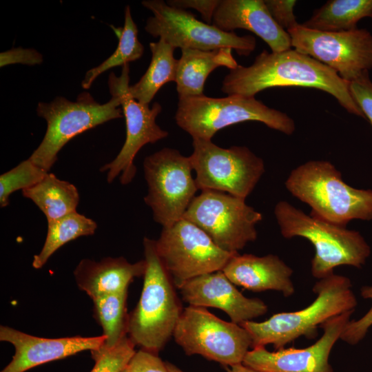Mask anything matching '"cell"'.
Instances as JSON below:
<instances>
[{
    "label": "cell",
    "mask_w": 372,
    "mask_h": 372,
    "mask_svg": "<svg viewBox=\"0 0 372 372\" xmlns=\"http://www.w3.org/2000/svg\"><path fill=\"white\" fill-rule=\"evenodd\" d=\"M349 84L326 65L291 48L280 52L264 50L251 65L230 70L221 90L228 95L255 96L271 87L314 88L331 94L349 114L365 118L351 95Z\"/></svg>",
    "instance_id": "obj_1"
},
{
    "label": "cell",
    "mask_w": 372,
    "mask_h": 372,
    "mask_svg": "<svg viewBox=\"0 0 372 372\" xmlns=\"http://www.w3.org/2000/svg\"><path fill=\"white\" fill-rule=\"evenodd\" d=\"M289 193L308 205L310 215L346 226L353 220H372V190L347 184L327 161H309L293 169L285 183Z\"/></svg>",
    "instance_id": "obj_2"
},
{
    "label": "cell",
    "mask_w": 372,
    "mask_h": 372,
    "mask_svg": "<svg viewBox=\"0 0 372 372\" xmlns=\"http://www.w3.org/2000/svg\"><path fill=\"white\" fill-rule=\"evenodd\" d=\"M313 291L316 299L302 309L278 313L263 322L240 324L251 335V348L271 344L278 350L301 336L315 338L318 326L334 316L354 311L358 304L350 279L342 275L333 273L319 279Z\"/></svg>",
    "instance_id": "obj_3"
},
{
    "label": "cell",
    "mask_w": 372,
    "mask_h": 372,
    "mask_svg": "<svg viewBox=\"0 0 372 372\" xmlns=\"http://www.w3.org/2000/svg\"><path fill=\"white\" fill-rule=\"evenodd\" d=\"M274 215L285 238L302 237L315 248L311 273L321 279L333 273L341 265L360 268L371 254V247L355 230L305 214L285 200L274 207Z\"/></svg>",
    "instance_id": "obj_4"
},
{
    "label": "cell",
    "mask_w": 372,
    "mask_h": 372,
    "mask_svg": "<svg viewBox=\"0 0 372 372\" xmlns=\"http://www.w3.org/2000/svg\"><path fill=\"white\" fill-rule=\"evenodd\" d=\"M146 271L138 302L129 315L127 334L135 345L154 354L173 336L183 311L174 282L162 264L155 240L143 239Z\"/></svg>",
    "instance_id": "obj_5"
},
{
    "label": "cell",
    "mask_w": 372,
    "mask_h": 372,
    "mask_svg": "<svg viewBox=\"0 0 372 372\" xmlns=\"http://www.w3.org/2000/svg\"><path fill=\"white\" fill-rule=\"evenodd\" d=\"M178 99L175 121L192 139L210 141L219 130L245 121L261 122L286 135L296 130L292 118L255 96L232 94L214 98L203 94Z\"/></svg>",
    "instance_id": "obj_6"
},
{
    "label": "cell",
    "mask_w": 372,
    "mask_h": 372,
    "mask_svg": "<svg viewBox=\"0 0 372 372\" xmlns=\"http://www.w3.org/2000/svg\"><path fill=\"white\" fill-rule=\"evenodd\" d=\"M111 95L104 104L96 102L87 92L81 93L76 101L56 96L50 103H39L37 113L46 121L47 130L29 158L48 172L57 161L59 151L72 138L107 121L122 118L121 99L116 94Z\"/></svg>",
    "instance_id": "obj_7"
},
{
    "label": "cell",
    "mask_w": 372,
    "mask_h": 372,
    "mask_svg": "<svg viewBox=\"0 0 372 372\" xmlns=\"http://www.w3.org/2000/svg\"><path fill=\"white\" fill-rule=\"evenodd\" d=\"M189 157L201 191H217L246 199L265 173L262 158L246 146L223 148L211 140L193 138Z\"/></svg>",
    "instance_id": "obj_8"
},
{
    "label": "cell",
    "mask_w": 372,
    "mask_h": 372,
    "mask_svg": "<svg viewBox=\"0 0 372 372\" xmlns=\"http://www.w3.org/2000/svg\"><path fill=\"white\" fill-rule=\"evenodd\" d=\"M147 194L145 204L163 227L183 218L198 190L189 156L165 147L145 157L143 162Z\"/></svg>",
    "instance_id": "obj_9"
},
{
    "label": "cell",
    "mask_w": 372,
    "mask_h": 372,
    "mask_svg": "<svg viewBox=\"0 0 372 372\" xmlns=\"http://www.w3.org/2000/svg\"><path fill=\"white\" fill-rule=\"evenodd\" d=\"M173 337L186 354L200 355L227 366L242 363L252 343L240 324L192 305L183 309Z\"/></svg>",
    "instance_id": "obj_10"
},
{
    "label": "cell",
    "mask_w": 372,
    "mask_h": 372,
    "mask_svg": "<svg viewBox=\"0 0 372 372\" xmlns=\"http://www.w3.org/2000/svg\"><path fill=\"white\" fill-rule=\"evenodd\" d=\"M141 4L153 13L146 21L145 30L154 37L164 39L175 49L231 48L239 55L248 56L256 48L254 36L224 32L197 19L185 10L168 6L164 1L145 0Z\"/></svg>",
    "instance_id": "obj_11"
},
{
    "label": "cell",
    "mask_w": 372,
    "mask_h": 372,
    "mask_svg": "<svg viewBox=\"0 0 372 372\" xmlns=\"http://www.w3.org/2000/svg\"><path fill=\"white\" fill-rule=\"evenodd\" d=\"M246 199L217 191H202L183 218L203 229L220 249L238 253L256 240V225L262 215Z\"/></svg>",
    "instance_id": "obj_12"
},
{
    "label": "cell",
    "mask_w": 372,
    "mask_h": 372,
    "mask_svg": "<svg viewBox=\"0 0 372 372\" xmlns=\"http://www.w3.org/2000/svg\"><path fill=\"white\" fill-rule=\"evenodd\" d=\"M155 247L178 288L197 276L222 271L237 254L220 249L203 229L184 218L172 226L163 227Z\"/></svg>",
    "instance_id": "obj_13"
},
{
    "label": "cell",
    "mask_w": 372,
    "mask_h": 372,
    "mask_svg": "<svg viewBox=\"0 0 372 372\" xmlns=\"http://www.w3.org/2000/svg\"><path fill=\"white\" fill-rule=\"evenodd\" d=\"M287 32L293 49L326 65L349 83L372 70V34L366 29L329 32L298 23Z\"/></svg>",
    "instance_id": "obj_14"
},
{
    "label": "cell",
    "mask_w": 372,
    "mask_h": 372,
    "mask_svg": "<svg viewBox=\"0 0 372 372\" xmlns=\"http://www.w3.org/2000/svg\"><path fill=\"white\" fill-rule=\"evenodd\" d=\"M130 65L123 66L121 74L116 76L112 72L108 79L110 94H116L121 99L126 125L125 143L116 158L101 167V172H107V180L112 183L120 176L123 185L130 183L134 179L136 167L134 160L138 151L147 143H154L166 138L169 133L161 128L156 118L162 111L160 103L155 102L150 107L134 98L129 92Z\"/></svg>",
    "instance_id": "obj_15"
},
{
    "label": "cell",
    "mask_w": 372,
    "mask_h": 372,
    "mask_svg": "<svg viewBox=\"0 0 372 372\" xmlns=\"http://www.w3.org/2000/svg\"><path fill=\"white\" fill-rule=\"evenodd\" d=\"M353 312L343 313L322 324L323 334L306 348L269 351L265 347H258L247 353L242 364L260 372H333L329 355Z\"/></svg>",
    "instance_id": "obj_16"
},
{
    "label": "cell",
    "mask_w": 372,
    "mask_h": 372,
    "mask_svg": "<svg viewBox=\"0 0 372 372\" xmlns=\"http://www.w3.org/2000/svg\"><path fill=\"white\" fill-rule=\"evenodd\" d=\"M234 285L218 271L190 279L178 289L189 305L221 309L238 324L267 313L268 307L264 301L245 296Z\"/></svg>",
    "instance_id": "obj_17"
},
{
    "label": "cell",
    "mask_w": 372,
    "mask_h": 372,
    "mask_svg": "<svg viewBox=\"0 0 372 372\" xmlns=\"http://www.w3.org/2000/svg\"><path fill=\"white\" fill-rule=\"evenodd\" d=\"M105 339L103 335L44 338L1 325L0 340L10 343L14 348L12 360L1 372H24L83 351L97 350L104 344Z\"/></svg>",
    "instance_id": "obj_18"
},
{
    "label": "cell",
    "mask_w": 372,
    "mask_h": 372,
    "mask_svg": "<svg viewBox=\"0 0 372 372\" xmlns=\"http://www.w3.org/2000/svg\"><path fill=\"white\" fill-rule=\"evenodd\" d=\"M220 30H249L262 39L272 52L291 49V37L273 19L264 0H220L212 19Z\"/></svg>",
    "instance_id": "obj_19"
},
{
    "label": "cell",
    "mask_w": 372,
    "mask_h": 372,
    "mask_svg": "<svg viewBox=\"0 0 372 372\" xmlns=\"http://www.w3.org/2000/svg\"><path fill=\"white\" fill-rule=\"evenodd\" d=\"M222 271L235 285L254 292L274 290L289 297L295 292L293 269L273 254L234 255Z\"/></svg>",
    "instance_id": "obj_20"
},
{
    "label": "cell",
    "mask_w": 372,
    "mask_h": 372,
    "mask_svg": "<svg viewBox=\"0 0 372 372\" xmlns=\"http://www.w3.org/2000/svg\"><path fill=\"white\" fill-rule=\"evenodd\" d=\"M146 265L145 259L130 263L123 257H106L100 261L85 258L76 267L74 275L79 288L92 300L127 290L135 277L144 276Z\"/></svg>",
    "instance_id": "obj_21"
},
{
    "label": "cell",
    "mask_w": 372,
    "mask_h": 372,
    "mask_svg": "<svg viewBox=\"0 0 372 372\" xmlns=\"http://www.w3.org/2000/svg\"><path fill=\"white\" fill-rule=\"evenodd\" d=\"M231 48L213 50L182 49L178 59L175 83L178 98L204 94V85L209 74L218 67L235 69L238 64Z\"/></svg>",
    "instance_id": "obj_22"
},
{
    "label": "cell",
    "mask_w": 372,
    "mask_h": 372,
    "mask_svg": "<svg viewBox=\"0 0 372 372\" xmlns=\"http://www.w3.org/2000/svg\"><path fill=\"white\" fill-rule=\"evenodd\" d=\"M152 58L149 65L140 80L130 85L128 92L137 101L149 105L160 88L168 82L176 81L178 60L175 48L163 39L151 42Z\"/></svg>",
    "instance_id": "obj_23"
},
{
    "label": "cell",
    "mask_w": 372,
    "mask_h": 372,
    "mask_svg": "<svg viewBox=\"0 0 372 372\" xmlns=\"http://www.w3.org/2000/svg\"><path fill=\"white\" fill-rule=\"evenodd\" d=\"M22 194L39 208L48 222L76 211L79 202L75 185L52 173H48L41 181L22 190Z\"/></svg>",
    "instance_id": "obj_24"
},
{
    "label": "cell",
    "mask_w": 372,
    "mask_h": 372,
    "mask_svg": "<svg viewBox=\"0 0 372 372\" xmlns=\"http://www.w3.org/2000/svg\"><path fill=\"white\" fill-rule=\"evenodd\" d=\"M365 17L372 18V0H329L302 25L322 32L350 31Z\"/></svg>",
    "instance_id": "obj_25"
},
{
    "label": "cell",
    "mask_w": 372,
    "mask_h": 372,
    "mask_svg": "<svg viewBox=\"0 0 372 372\" xmlns=\"http://www.w3.org/2000/svg\"><path fill=\"white\" fill-rule=\"evenodd\" d=\"M97 228L96 223L76 211L56 220L48 222V231L41 251L35 255L32 267H43L50 256L67 242L81 236H92Z\"/></svg>",
    "instance_id": "obj_26"
},
{
    "label": "cell",
    "mask_w": 372,
    "mask_h": 372,
    "mask_svg": "<svg viewBox=\"0 0 372 372\" xmlns=\"http://www.w3.org/2000/svg\"><path fill=\"white\" fill-rule=\"evenodd\" d=\"M112 29L118 38L117 48L100 65L87 71L81 82L82 87L85 90L89 89L95 79L104 72L116 66L129 64L139 59L143 54L144 47L138 39L137 25L132 19L129 6L125 8L123 28L112 27Z\"/></svg>",
    "instance_id": "obj_27"
},
{
    "label": "cell",
    "mask_w": 372,
    "mask_h": 372,
    "mask_svg": "<svg viewBox=\"0 0 372 372\" xmlns=\"http://www.w3.org/2000/svg\"><path fill=\"white\" fill-rule=\"evenodd\" d=\"M127 290L106 294L92 299L96 320L106 339L103 347H115L127 334L129 314L127 313Z\"/></svg>",
    "instance_id": "obj_28"
},
{
    "label": "cell",
    "mask_w": 372,
    "mask_h": 372,
    "mask_svg": "<svg viewBox=\"0 0 372 372\" xmlns=\"http://www.w3.org/2000/svg\"><path fill=\"white\" fill-rule=\"evenodd\" d=\"M48 172L30 158L0 176V206L9 205V197L19 189H25L41 181Z\"/></svg>",
    "instance_id": "obj_29"
},
{
    "label": "cell",
    "mask_w": 372,
    "mask_h": 372,
    "mask_svg": "<svg viewBox=\"0 0 372 372\" xmlns=\"http://www.w3.org/2000/svg\"><path fill=\"white\" fill-rule=\"evenodd\" d=\"M134 347V343L126 335L112 348L102 346L97 350L91 351L95 364L90 372H121L136 353Z\"/></svg>",
    "instance_id": "obj_30"
},
{
    "label": "cell",
    "mask_w": 372,
    "mask_h": 372,
    "mask_svg": "<svg viewBox=\"0 0 372 372\" xmlns=\"http://www.w3.org/2000/svg\"><path fill=\"white\" fill-rule=\"evenodd\" d=\"M360 294L363 298L369 299L372 302V285L362 286ZM371 327L372 304L368 311L360 318L349 320L340 336V339L351 345L357 344L364 339Z\"/></svg>",
    "instance_id": "obj_31"
},
{
    "label": "cell",
    "mask_w": 372,
    "mask_h": 372,
    "mask_svg": "<svg viewBox=\"0 0 372 372\" xmlns=\"http://www.w3.org/2000/svg\"><path fill=\"white\" fill-rule=\"evenodd\" d=\"M350 93L359 106L365 118L372 125V81L369 72L352 81L349 84Z\"/></svg>",
    "instance_id": "obj_32"
},
{
    "label": "cell",
    "mask_w": 372,
    "mask_h": 372,
    "mask_svg": "<svg viewBox=\"0 0 372 372\" xmlns=\"http://www.w3.org/2000/svg\"><path fill=\"white\" fill-rule=\"evenodd\" d=\"M271 17L284 30L293 28L298 24L294 14L295 0H264Z\"/></svg>",
    "instance_id": "obj_33"
},
{
    "label": "cell",
    "mask_w": 372,
    "mask_h": 372,
    "mask_svg": "<svg viewBox=\"0 0 372 372\" xmlns=\"http://www.w3.org/2000/svg\"><path fill=\"white\" fill-rule=\"evenodd\" d=\"M127 369L128 372H169L166 362L157 354L143 349L136 351Z\"/></svg>",
    "instance_id": "obj_34"
},
{
    "label": "cell",
    "mask_w": 372,
    "mask_h": 372,
    "mask_svg": "<svg viewBox=\"0 0 372 372\" xmlns=\"http://www.w3.org/2000/svg\"><path fill=\"white\" fill-rule=\"evenodd\" d=\"M42 62V54L34 49H24L19 47L0 54L1 67L15 63L34 65L41 64Z\"/></svg>",
    "instance_id": "obj_35"
},
{
    "label": "cell",
    "mask_w": 372,
    "mask_h": 372,
    "mask_svg": "<svg viewBox=\"0 0 372 372\" xmlns=\"http://www.w3.org/2000/svg\"><path fill=\"white\" fill-rule=\"evenodd\" d=\"M220 0H168L167 4L171 7L182 10L192 8L201 14L204 21L212 24L215 11Z\"/></svg>",
    "instance_id": "obj_36"
},
{
    "label": "cell",
    "mask_w": 372,
    "mask_h": 372,
    "mask_svg": "<svg viewBox=\"0 0 372 372\" xmlns=\"http://www.w3.org/2000/svg\"><path fill=\"white\" fill-rule=\"evenodd\" d=\"M227 372H260L245 366L242 363L227 367Z\"/></svg>",
    "instance_id": "obj_37"
},
{
    "label": "cell",
    "mask_w": 372,
    "mask_h": 372,
    "mask_svg": "<svg viewBox=\"0 0 372 372\" xmlns=\"http://www.w3.org/2000/svg\"><path fill=\"white\" fill-rule=\"evenodd\" d=\"M166 365L169 372H184L170 362H166Z\"/></svg>",
    "instance_id": "obj_38"
},
{
    "label": "cell",
    "mask_w": 372,
    "mask_h": 372,
    "mask_svg": "<svg viewBox=\"0 0 372 372\" xmlns=\"http://www.w3.org/2000/svg\"><path fill=\"white\" fill-rule=\"evenodd\" d=\"M121 372H128L127 366L124 370H123Z\"/></svg>",
    "instance_id": "obj_39"
}]
</instances>
